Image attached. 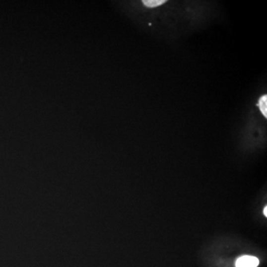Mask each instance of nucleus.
<instances>
[{"label":"nucleus","mask_w":267,"mask_h":267,"mask_svg":"<svg viewBox=\"0 0 267 267\" xmlns=\"http://www.w3.org/2000/svg\"><path fill=\"white\" fill-rule=\"evenodd\" d=\"M259 265V260L254 256H244L236 261V267H257Z\"/></svg>","instance_id":"nucleus-1"},{"label":"nucleus","mask_w":267,"mask_h":267,"mask_svg":"<svg viewBox=\"0 0 267 267\" xmlns=\"http://www.w3.org/2000/svg\"><path fill=\"white\" fill-rule=\"evenodd\" d=\"M258 106H259L261 112L263 114L265 118H267V94L262 96L260 99H259V103H258Z\"/></svg>","instance_id":"nucleus-2"},{"label":"nucleus","mask_w":267,"mask_h":267,"mask_svg":"<svg viewBox=\"0 0 267 267\" xmlns=\"http://www.w3.org/2000/svg\"><path fill=\"white\" fill-rule=\"evenodd\" d=\"M166 2L165 0H144L142 3L148 7H155Z\"/></svg>","instance_id":"nucleus-3"},{"label":"nucleus","mask_w":267,"mask_h":267,"mask_svg":"<svg viewBox=\"0 0 267 267\" xmlns=\"http://www.w3.org/2000/svg\"><path fill=\"white\" fill-rule=\"evenodd\" d=\"M267 207L265 206V209H264V214H265V215L266 216V217L267 215Z\"/></svg>","instance_id":"nucleus-4"}]
</instances>
